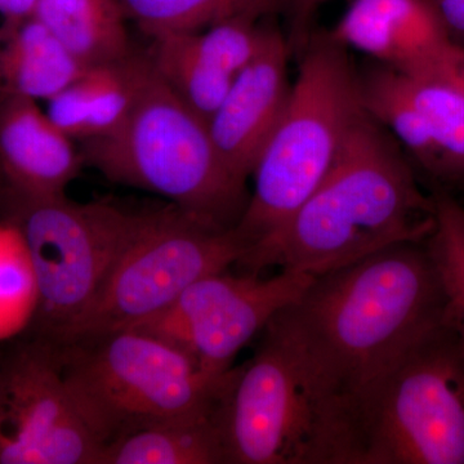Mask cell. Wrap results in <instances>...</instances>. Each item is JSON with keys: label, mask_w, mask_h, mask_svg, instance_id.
<instances>
[{"label": "cell", "mask_w": 464, "mask_h": 464, "mask_svg": "<svg viewBox=\"0 0 464 464\" xmlns=\"http://www.w3.org/2000/svg\"><path fill=\"white\" fill-rule=\"evenodd\" d=\"M277 317L364 408L449 307L429 243L408 241L315 277Z\"/></svg>", "instance_id": "1"}, {"label": "cell", "mask_w": 464, "mask_h": 464, "mask_svg": "<svg viewBox=\"0 0 464 464\" xmlns=\"http://www.w3.org/2000/svg\"><path fill=\"white\" fill-rule=\"evenodd\" d=\"M436 226L426 197L387 130L364 112L331 172L270 239L237 267L322 276L395 244L427 241Z\"/></svg>", "instance_id": "2"}, {"label": "cell", "mask_w": 464, "mask_h": 464, "mask_svg": "<svg viewBox=\"0 0 464 464\" xmlns=\"http://www.w3.org/2000/svg\"><path fill=\"white\" fill-rule=\"evenodd\" d=\"M227 464H364L362 404L275 316L219 409Z\"/></svg>", "instance_id": "3"}, {"label": "cell", "mask_w": 464, "mask_h": 464, "mask_svg": "<svg viewBox=\"0 0 464 464\" xmlns=\"http://www.w3.org/2000/svg\"><path fill=\"white\" fill-rule=\"evenodd\" d=\"M299 54L288 102L250 176L253 190L235 227L246 255L279 231L319 188L365 112L360 74L346 47L323 34L311 36Z\"/></svg>", "instance_id": "4"}, {"label": "cell", "mask_w": 464, "mask_h": 464, "mask_svg": "<svg viewBox=\"0 0 464 464\" xmlns=\"http://www.w3.org/2000/svg\"><path fill=\"white\" fill-rule=\"evenodd\" d=\"M84 166L109 181L160 195L186 212L237 227L249 192L225 166L208 121L194 111L143 58L139 88L124 121L87 140Z\"/></svg>", "instance_id": "5"}, {"label": "cell", "mask_w": 464, "mask_h": 464, "mask_svg": "<svg viewBox=\"0 0 464 464\" xmlns=\"http://www.w3.org/2000/svg\"><path fill=\"white\" fill-rule=\"evenodd\" d=\"M56 347L67 389L103 450L140 430L215 411L235 369L208 373L179 348L137 328Z\"/></svg>", "instance_id": "6"}, {"label": "cell", "mask_w": 464, "mask_h": 464, "mask_svg": "<svg viewBox=\"0 0 464 464\" xmlns=\"http://www.w3.org/2000/svg\"><path fill=\"white\" fill-rule=\"evenodd\" d=\"M3 221L17 228L35 302L29 337L57 341L90 307L132 237L137 209L108 199L29 197L0 185Z\"/></svg>", "instance_id": "7"}, {"label": "cell", "mask_w": 464, "mask_h": 464, "mask_svg": "<svg viewBox=\"0 0 464 464\" xmlns=\"http://www.w3.org/2000/svg\"><path fill=\"white\" fill-rule=\"evenodd\" d=\"M244 255L235 228L170 203L137 209L132 237L99 295L53 344L132 328L170 306L201 277L239 264Z\"/></svg>", "instance_id": "8"}, {"label": "cell", "mask_w": 464, "mask_h": 464, "mask_svg": "<svg viewBox=\"0 0 464 464\" xmlns=\"http://www.w3.org/2000/svg\"><path fill=\"white\" fill-rule=\"evenodd\" d=\"M362 411L364 464H464V350L450 315L384 375Z\"/></svg>", "instance_id": "9"}, {"label": "cell", "mask_w": 464, "mask_h": 464, "mask_svg": "<svg viewBox=\"0 0 464 464\" xmlns=\"http://www.w3.org/2000/svg\"><path fill=\"white\" fill-rule=\"evenodd\" d=\"M314 279L284 270L270 277L244 271L210 274L132 328L169 342L208 373H226L240 351L297 301Z\"/></svg>", "instance_id": "10"}, {"label": "cell", "mask_w": 464, "mask_h": 464, "mask_svg": "<svg viewBox=\"0 0 464 464\" xmlns=\"http://www.w3.org/2000/svg\"><path fill=\"white\" fill-rule=\"evenodd\" d=\"M57 347L29 337L0 351V464H100Z\"/></svg>", "instance_id": "11"}, {"label": "cell", "mask_w": 464, "mask_h": 464, "mask_svg": "<svg viewBox=\"0 0 464 464\" xmlns=\"http://www.w3.org/2000/svg\"><path fill=\"white\" fill-rule=\"evenodd\" d=\"M328 36L405 75L464 67V47L451 38L435 0H350Z\"/></svg>", "instance_id": "12"}, {"label": "cell", "mask_w": 464, "mask_h": 464, "mask_svg": "<svg viewBox=\"0 0 464 464\" xmlns=\"http://www.w3.org/2000/svg\"><path fill=\"white\" fill-rule=\"evenodd\" d=\"M292 53L285 34L268 27L261 51L235 76L221 105L208 121L219 157L244 185L288 102Z\"/></svg>", "instance_id": "13"}, {"label": "cell", "mask_w": 464, "mask_h": 464, "mask_svg": "<svg viewBox=\"0 0 464 464\" xmlns=\"http://www.w3.org/2000/svg\"><path fill=\"white\" fill-rule=\"evenodd\" d=\"M83 166L74 140L58 130L35 100L3 94L0 185L29 197L65 195Z\"/></svg>", "instance_id": "14"}, {"label": "cell", "mask_w": 464, "mask_h": 464, "mask_svg": "<svg viewBox=\"0 0 464 464\" xmlns=\"http://www.w3.org/2000/svg\"><path fill=\"white\" fill-rule=\"evenodd\" d=\"M145 54L85 70L65 90L48 100V118L74 141L114 130L132 108Z\"/></svg>", "instance_id": "15"}, {"label": "cell", "mask_w": 464, "mask_h": 464, "mask_svg": "<svg viewBox=\"0 0 464 464\" xmlns=\"http://www.w3.org/2000/svg\"><path fill=\"white\" fill-rule=\"evenodd\" d=\"M2 38L0 81L5 94L48 101L90 69L35 17Z\"/></svg>", "instance_id": "16"}, {"label": "cell", "mask_w": 464, "mask_h": 464, "mask_svg": "<svg viewBox=\"0 0 464 464\" xmlns=\"http://www.w3.org/2000/svg\"><path fill=\"white\" fill-rule=\"evenodd\" d=\"M219 409L130 433L106 447L100 464H227Z\"/></svg>", "instance_id": "17"}, {"label": "cell", "mask_w": 464, "mask_h": 464, "mask_svg": "<svg viewBox=\"0 0 464 464\" xmlns=\"http://www.w3.org/2000/svg\"><path fill=\"white\" fill-rule=\"evenodd\" d=\"M34 17L85 67L132 53L121 0H39Z\"/></svg>", "instance_id": "18"}, {"label": "cell", "mask_w": 464, "mask_h": 464, "mask_svg": "<svg viewBox=\"0 0 464 464\" xmlns=\"http://www.w3.org/2000/svg\"><path fill=\"white\" fill-rule=\"evenodd\" d=\"M362 109L393 137L415 160L441 179V158L422 114L415 106L405 76L391 67L378 65L360 74Z\"/></svg>", "instance_id": "19"}, {"label": "cell", "mask_w": 464, "mask_h": 464, "mask_svg": "<svg viewBox=\"0 0 464 464\" xmlns=\"http://www.w3.org/2000/svg\"><path fill=\"white\" fill-rule=\"evenodd\" d=\"M148 57L157 74L194 111L209 121L234 81L195 48L190 32L152 36Z\"/></svg>", "instance_id": "20"}, {"label": "cell", "mask_w": 464, "mask_h": 464, "mask_svg": "<svg viewBox=\"0 0 464 464\" xmlns=\"http://www.w3.org/2000/svg\"><path fill=\"white\" fill-rule=\"evenodd\" d=\"M121 5L150 38L200 32L234 17H270L288 9V0H121Z\"/></svg>", "instance_id": "21"}, {"label": "cell", "mask_w": 464, "mask_h": 464, "mask_svg": "<svg viewBox=\"0 0 464 464\" xmlns=\"http://www.w3.org/2000/svg\"><path fill=\"white\" fill-rule=\"evenodd\" d=\"M441 158L444 179H464V75L462 72L405 75Z\"/></svg>", "instance_id": "22"}, {"label": "cell", "mask_w": 464, "mask_h": 464, "mask_svg": "<svg viewBox=\"0 0 464 464\" xmlns=\"http://www.w3.org/2000/svg\"><path fill=\"white\" fill-rule=\"evenodd\" d=\"M435 231L427 243L447 293L449 315L464 350V207L445 191L433 195Z\"/></svg>", "instance_id": "23"}, {"label": "cell", "mask_w": 464, "mask_h": 464, "mask_svg": "<svg viewBox=\"0 0 464 464\" xmlns=\"http://www.w3.org/2000/svg\"><path fill=\"white\" fill-rule=\"evenodd\" d=\"M328 0H288L286 16L289 20V32L286 34L292 52H301L311 38V23L317 9Z\"/></svg>", "instance_id": "24"}, {"label": "cell", "mask_w": 464, "mask_h": 464, "mask_svg": "<svg viewBox=\"0 0 464 464\" xmlns=\"http://www.w3.org/2000/svg\"><path fill=\"white\" fill-rule=\"evenodd\" d=\"M453 41L464 47V0H435Z\"/></svg>", "instance_id": "25"}, {"label": "cell", "mask_w": 464, "mask_h": 464, "mask_svg": "<svg viewBox=\"0 0 464 464\" xmlns=\"http://www.w3.org/2000/svg\"><path fill=\"white\" fill-rule=\"evenodd\" d=\"M38 2L39 0H0V14L5 18L3 34L16 29L21 24L34 17Z\"/></svg>", "instance_id": "26"}, {"label": "cell", "mask_w": 464, "mask_h": 464, "mask_svg": "<svg viewBox=\"0 0 464 464\" xmlns=\"http://www.w3.org/2000/svg\"><path fill=\"white\" fill-rule=\"evenodd\" d=\"M463 75H464V67H463Z\"/></svg>", "instance_id": "27"}]
</instances>
